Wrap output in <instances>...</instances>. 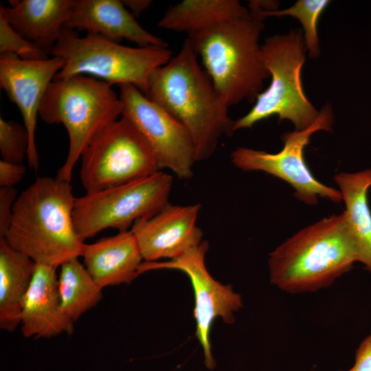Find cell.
I'll list each match as a JSON object with an SVG mask.
<instances>
[{"label": "cell", "mask_w": 371, "mask_h": 371, "mask_svg": "<svg viewBox=\"0 0 371 371\" xmlns=\"http://www.w3.org/2000/svg\"><path fill=\"white\" fill-rule=\"evenodd\" d=\"M144 94L187 129L196 162L210 157L220 139L234 133L229 107L187 38L176 56L152 71Z\"/></svg>", "instance_id": "1"}, {"label": "cell", "mask_w": 371, "mask_h": 371, "mask_svg": "<svg viewBox=\"0 0 371 371\" xmlns=\"http://www.w3.org/2000/svg\"><path fill=\"white\" fill-rule=\"evenodd\" d=\"M70 182L38 177L18 196L3 238L36 264L57 269L82 257L85 243L75 229Z\"/></svg>", "instance_id": "2"}, {"label": "cell", "mask_w": 371, "mask_h": 371, "mask_svg": "<svg viewBox=\"0 0 371 371\" xmlns=\"http://www.w3.org/2000/svg\"><path fill=\"white\" fill-rule=\"evenodd\" d=\"M360 261V252L344 214L310 225L269 254L270 282L290 293L330 286Z\"/></svg>", "instance_id": "3"}, {"label": "cell", "mask_w": 371, "mask_h": 371, "mask_svg": "<svg viewBox=\"0 0 371 371\" xmlns=\"http://www.w3.org/2000/svg\"><path fill=\"white\" fill-rule=\"evenodd\" d=\"M264 27V21L249 10L187 37L228 107L254 102L270 77L259 43Z\"/></svg>", "instance_id": "4"}, {"label": "cell", "mask_w": 371, "mask_h": 371, "mask_svg": "<svg viewBox=\"0 0 371 371\" xmlns=\"http://www.w3.org/2000/svg\"><path fill=\"white\" fill-rule=\"evenodd\" d=\"M112 86L95 78L76 75L53 80L38 115L47 124H63L69 137L66 160L56 177L70 182L74 167L93 137L118 119L122 104Z\"/></svg>", "instance_id": "5"}, {"label": "cell", "mask_w": 371, "mask_h": 371, "mask_svg": "<svg viewBox=\"0 0 371 371\" xmlns=\"http://www.w3.org/2000/svg\"><path fill=\"white\" fill-rule=\"evenodd\" d=\"M49 54L65 60L54 80L89 75L111 86L134 85L143 93L152 71L172 58L168 47H128L95 34L80 36L77 31L65 27Z\"/></svg>", "instance_id": "6"}, {"label": "cell", "mask_w": 371, "mask_h": 371, "mask_svg": "<svg viewBox=\"0 0 371 371\" xmlns=\"http://www.w3.org/2000/svg\"><path fill=\"white\" fill-rule=\"evenodd\" d=\"M264 64L271 77L267 89L256 98L251 110L234 121V132L251 128L257 122L278 117V122H291L296 131H303L317 120L319 111L306 96L301 78L306 45L301 30L265 38L261 45Z\"/></svg>", "instance_id": "7"}, {"label": "cell", "mask_w": 371, "mask_h": 371, "mask_svg": "<svg viewBox=\"0 0 371 371\" xmlns=\"http://www.w3.org/2000/svg\"><path fill=\"white\" fill-rule=\"evenodd\" d=\"M171 175L161 170L148 177L76 197L73 219L84 242L100 232L129 230L139 219L148 218L168 203Z\"/></svg>", "instance_id": "8"}, {"label": "cell", "mask_w": 371, "mask_h": 371, "mask_svg": "<svg viewBox=\"0 0 371 371\" xmlns=\"http://www.w3.org/2000/svg\"><path fill=\"white\" fill-rule=\"evenodd\" d=\"M80 158V178L86 193L138 180L160 171L148 142L124 117L100 131Z\"/></svg>", "instance_id": "9"}, {"label": "cell", "mask_w": 371, "mask_h": 371, "mask_svg": "<svg viewBox=\"0 0 371 371\" xmlns=\"http://www.w3.org/2000/svg\"><path fill=\"white\" fill-rule=\"evenodd\" d=\"M333 124L332 107L327 103L309 127L282 135L284 146L280 152L269 153L240 146L231 153V161L243 170L262 171L287 182L295 189L294 196L306 204H317L319 197L339 203L342 201L340 191L315 179L304 157V148L312 135L319 131H332Z\"/></svg>", "instance_id": "10"}, {"label": "cell", "mask_w": 371, "mask_h": 371, "mask_svg": "<svg viewBox=\"0 0 371 371\" xmlns=\"http://www.w3.org/2000/svg\"><path fill=\"white\" fill-rule=\"evenodd\" d=\"M119 88L121 117L129 120L148 142L159 170L167 168L181 179L191 178L196 160L187 129L134 85L123 84Z\"/></svg>", "instance_id": "11"}, {"label": "cell", "mask_w": 371, "mask_h": 371, "mask_svg": "<svg viewBox=\"0 0 371 371\" xmlns=\"http://www.w3.org/2000/svg\"><path fill=\"white\" fill-rule=\"evenodd\" d=\"M208 243L203 240L198 246L182 256L165 262H143L139 275L155 269H177L190 278L194 293V316L196 320V337L203 350L205 365L209 369L216 366L211 352L210 331L214 319L218 317L225 324H232L234 313L242 306L240 295L234 292L231 285H223L214 280L205 265Z\"/></svg>", "instance_id": "12"}, {"label": "cell", "mask_w": 371, "mask_h": 371, "mask_svg": "<svg viewBox=\"0 0 371 371\" xmlns=\"http://www.w3.org/2000/svg\"><path fill=\"white\" fill-rule=\"evenodd\" d=\"M64 64L59 56L27 60L12 53L0 54V85L21 113L30 140L27 159L29 166L35 170L39 164L35 133L40 105L49 85Z\"/></svg>", "instance_id": "13"}, {"label": "cell", "mask_w": 371, "mask_h": 371, "mask_svg": "<svg viewBox=\"0 0 371 371\" xmlns=\"http://www.w3.org/2000/svg\"><path fill=\"white\" fill-rule=\"evenodd\" d=\"M200 204L168 203L153 216L135 221L131 228L145 262L175 259L201 242L196 225Z\"/></svg>", "instance_id": "14"}, {"label": "cell", "mask_w": 371, "mask_h": 371, "mask_svg": "<svg viewBox=\"0 0 371 371\" xmlns=\"http://www.w3.org/2000/svg\"><path fill=\"white\" fill-rule=\"evenodd\" d=\"M64 27L119 43L124 38L138 47H168L164 40L144 29L120 0H75Z\"/></svg>", "instance_id": "15"}, {"label": "cell", "mask_w": 371, "mask_h": 371, "mask_svg": "<svg viewBox=\"0 0 371 371\" xmlns=\"http://www.w3.org/2000/svg\"><path fill=\"white\" fill-rule=\"evenodd\" d=\"M74 322L62 311L56 269L36 264L21 313L23 335L26 338H50L72 334Z\"/></svg>", "instance_id": "16"}, {"label": "cell", "mask_w": 371, "mask_h": 371, "mask_svg": "<svg viewBox=\"0 0 371 371\" xmlns=\"http://www.w3.org/2000/svg\"><path fill=\"white\" fill-rule=\"evenodd\" d=\"M84 265L102 289L130 284L139 276L143 257L131 229L85 244Z\"/></svg>", "instance_id": "17"}, {"label": "cell", "mask_w": 371, "mask_h": 371, "mask_svg": "<svg viewBox=\"0 0 371 371\" xmlns=\"http://www.w3.org/2000/svg\"><path fill=\"white\" fill-rule=\"evenodd\" d=\"M0 5L11 26L47 54L61 36L75 0H10Z\"/></svg>", "instance_id": "18"}, {"label": "cell", "mask_w": 371, "mask_h": 371, "mask_svg": "<svg viewBox=\"0 0 371 371\" xmlns=\"http://www.w3.org/2000/svg\"><path fill=\"white\" fill-rule=\"evenodd\" d=\"M36 263L0 238V328L12 332L21 324L22 304Z\"/></svg>", "instance_id": "19"}, {"label": "cell", "mask_w": 371, "mask_h": 371, "mask_svg": "<svg viewBox=\"0 0 371 371\" xmlns=\"http://www.w3.org/2000/svg\"><path fill=\"white\" fill-rule=\"evenodd\" d=\"M346 209L343 212L360 252V262L371 273V210L368 191L371 168L335 176Z\"/></svg>", "instance_id": "20"}, {"label": "cell", "mask_w": 371, "mask_h": 371, "mask_svg": "<svg viewBox=\"0 0 371 371\" xmlns=\"http://www.w3.org/2000/svg\"><path fill=\"white\" fill-rule=\"evenodd\" d=\"M248 12V8L238 0H183L170 5L157 25L164 30L185 32L188 36Z\"/></svg>", "instance_id": "21"}, {"label": "cell", "mask_w": 371, "mask_h": 371, "mask_svg": "<svg viewBox=\"0 0 371 371\" xmlns=\"http://www.w3.org/2000/svg\"><path fill=\"white\" fill-rule=\"evenodd\" d=\"M58 276L60 307L74 322L95 306L102 297V290L78 258L63 263Z\"/></svg>", "instance_id": "22"}, {"label": "cell", "mask_w": 371, "mask_h": 371, "mask_svg": "<svg viewBox=\"0 0 371 371\" xmlns=\"http://www.w3.org/2000/svg\"><path fill=\"white\" fill-rule=\"evenodd\" d=\"M330 3V1L328 0H298L291 7L286 9H278L257 14L250 13L263 21L269 16H291L297 19L302 25L304 39L308 56L315 59L320 55L317 34L318 21Z\"/></svg>", "instance_id": "23"}, {"label": "cell", "mask_w": 371, "mask_h": 371, "mask_svg": "<svg viewBox=\"0 0 371 371\" xmlns=\"http://www.w3.org/2000/svg\"><path fill=\"white\" fill-rule=\"evenodd\" d=\"M29 135L24 125L0 118V153L1 159L22 164L27 157Z\"/></svg>", "instance_id": "24"}, {"label": "cell", "mask_w": 371, "mask_h": 371, "mask_svg": "<svg viewBox=\"0 0 371 371\" xmlns=\"http://www.w3.org/2000/svg\"><path fill=\"white\" fill-rule=\"evenodd\" d=\"M12 53L23 60L48 58L47 54L15 30L0 12V54Z\"/></svg>", "instance_id": "25"}, {"label": "cell", "mask_w": 371, "mask_h": 371, "mask_svg": "<svg viewBox=\"0 0 371 371\" xmlns=\"http://www.w3.org/2000/svg\"><path fill=\"white\" fill-rule=\"evenodd\" d=\"M14 187L0 189V238H4L12 221L13 206L17 199Z\"/></svg>", "instance_id": "26"}, {"label": "cell", "mask_w": 371, "mask_h": 371, "mask_svg": "<svg viewBox=\"0 0 371 371\" xmlns=\"http://www.w3.org/2000/svg\"><path fill=\"white\" fill-rule=\"evenodd\" d=\"M26 172V167L23 164L12 163L4 160L0 161V186L11 188L20 182Z\"/></svg>", "instance_id": "27"}, {"label": "cell", "mask_w": 371, "mask_h": 371, "mask_svg": "<svg viewBox=\"0 0 371 371\" xmlns=\"http://www.w3.org/2000/svg\"><path fill=\"white\" fill-rule=\"evenodd\" d=\"M339 371H371V332L356 350L353 366L347 370Z\"/></svg>", "instance_id": "28"}, {"label": "cell", "mask_w": 371, "mask_h": 371, "mask_svg": "<svg viewBox=\"0 0 371 371\" xmlns=\"http://www.w3.org/2000/svg\"><path fill=\"white\" fill-rule=\"evenodd\" d=\"M123 5L134 16H138L152 3L150 0H123Z\"/></svg>", "instance_id": "29"}]
</instances>
